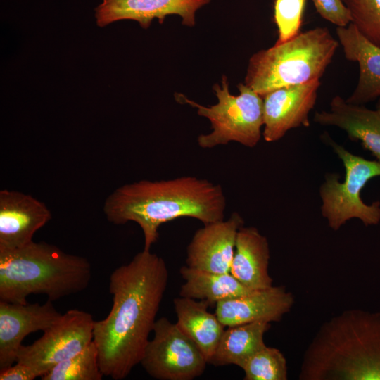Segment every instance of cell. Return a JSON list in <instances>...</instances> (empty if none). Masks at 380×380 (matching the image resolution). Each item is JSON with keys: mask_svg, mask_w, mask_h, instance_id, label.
I'll list each match as a JSON object with an SVG mask.
<instances>
[{"mask_svg": "<svg viewBox=\"0 0 380 380\" xmlns=\"http://www.w3.org/2000/svg\"><path fill=\"white\" fill-rule=\"evenodd\" d=\"M168 278L165 260L144 249L110 274L112 308L106 318L94 321L93 329L104 376L122 380L140 364Z\"/></svg>", "mask_w": 380, "mask_h": 380, "instance_id": "6da1fadb", "label": "cell"}, {"mask_svg": "<svg viewBox=\"0 0 380 380\" xmlns=\"http://www.w3.org/2000/svg\"><path fill=\"white\" fill-rule=\"evenodd\" d=\"M225 209L221 186L192 176L125 184L108 196L103 205L109 222L139 225L146 251L157 241L161 224L183 217L206 224L224 220Z\"/></svg>", "mask_w": 380, "mask_h": 380, "instance_id": "7a4b0ae2", "label": "cell"}, {"mask_svg": "<svg viewBox=\"0 0 380 380\" xmlns=\"http://www.w3.org/2000/svg\"><path fill=\"white\" fill-rule=\"evenodd\" d=\"M300 380H380V312L350 309L324 322L306 348Z\"/></svg>", "mask_w": 380, "mask_h": 380, "instance_id": "3957f363", "label": "cell"}, {"mask_svg": "<svg viewBox=\"0 0 380 380\" xmlns=\"http://www.w3.org/2000/svg\"><path fill=\"white\" fill-rule=\"evenodd\" d=\"M91 277L87 258L44 241L0 248V300L23 304L29 295L43 294L54 301L84 291Z\"/></svg>", "mask_w": 380, "mask_h": 380, "instance_id": "277c9868", "label": "cell"}, {"mask_svg": "<svg viewBox=\"0 0 380 380\" xmlns=\"http://www.w3.org/2000/svg\"><path fill=\"white\" fill-rule=\"evenodd\" d=\"M339 42L325 27L300 32L250 58L245 84L262 97L276 89L320 80Z\"/></svg>", "mask_w": 380, "mask_h": 380, "instance_id": "5b68a950", "label": "cell"}, {"mask_svg": "<svg viewBox=\"0 0 380 380\" xmlns=\"http://www.w3.org/2000/svg\"><path fill=\"white\" fill-rule=\"evenodd\" d=\"M239 94L234 96L229 91L227 78L222 77V86H213L218 102L210 107L200 105L181 94L176 99L197 108L199 115L207 118L213 131L198 137L199 146L211 148L236 141L253 148L261 138L263 126V99L245 84L238 85Z\"/></svg>", "mask_w": 380, "mask_h": 380, "instance_id": "8992f818", "label": "cell"}, {"mask_svg": "<svg viewBox=\"0 0 380 380\" xmlns=\"http://www.w3.org/2000/svg\"><path fill=\"white\" fill-rule=\"evenodd\" d=\"M329 142L342 161L346 173L343 182L337 174H326L319 188L322 216L334 231L353 218L361 220L366 227L378 224L380 201L366 204L361 198V191L370 179L380 176V162L353 154L330 139Z\"/></svg>", "mask_w": 380, "mask_h": 380, "instance_id": "52a82bcc", "label": "cell"}, {"mask_svg": "<svg viewBox=\"0 0 380 380\" xmlns=\"http://www.w3.org/2000/svg\"><path fill=\"white\" fill-rule=\"evenodd\" d=\"M140 364L158 380H192L204 372L208 362L198 346L167 317L156 320Z\"/></svg>", "mask_w": 380, "mask_h": 380, "instance_id": "ba28073f", "label": "cell"}, {"mask_svg": "<svg viewBox=\"0 0 380 380\" xmlns=\"http://www.w3.org/2000/svg\"><path fill=\"white\" fill-rule=\"evenodd\" d=\"M94 321L83 310L72 309L59 318L33 343L22 345L17 361L42 377L58 364L84 350L93 341Z\"/></svg>", "mask_w": 380, "mask_h": 380, "instance_id": "9c48e42d", "label": "cell"}, {"mask_svg": "<svg viewBox=\"0 0 380 380\" xmlns=\"http://www.w3.org/2000/svg\"><path fill=\"white\" fill-rule=\"evenodd\" d=\"M320 85V80H315L280 87L264 95V139L276 141L291 129L309 127V114L315 106Z\"/></svg>", "mask_w": 380, "mask_h": 380, "instance_id": "30bf717a", "label": "cell"}, {"mask_svg": "<svg viewBox=\"0 0 380 380\" xmlns=\"http://www.w3.org/2000/svg\"><path fill=\"white\" fill-rule=\"evenodd\" d=\"M61 315L49 299L43 304L0 300V372L16 362L22 341L28 334L45 331Z\"/></svg>", "mask_w": 380, "mask_h": 380, "instance_id": "8fae6325", "label": "cell"}, {"mask_svg": "<svg viewBox=\"0 0 380 380\" xmlns=\"http://www.w3.org/2000/svg\"><path fill=\"white\" fill-rule=\"evenodd\" d=\"M242 217L234 212L227 220L204 224L194 234L186 251V265L217 273L230 272Z\"/></svg>", "mask_w": 380, "mask_h": 380, "instance_id": "7c38bea8", "label": "cell"}, {"mask_svg": "<svg viewBox=\"0 0 380 380\" xmlns=\"http://www.w3.org/2000/svg\"><path fill=\"white\" fill-rule=\"evenodd\" d=\"M51 215L46 205L17 191H0V248L15 249L30 242Z\"/></svg>", "mask_w": 380, "mask_h": 380, "instance_id": "4fadbf2b", "label": "cell"}, {"mask_svg": "<svg viewBox=\"0 0 380 380\" xmlns=\"http://www.w3.org/2000/svg\"><path fill=\"white\" fill-rule=\"evenodd\" d=\"M294 302L293 294L284 286H272L219 301L215 313L227 327L254 322H280Z\"/></svg>", "mask_w": 380, "mask_h": 380, "instance_id": "5bb4252c", "label": "cell"}, {"mask_svg": "<svg viewBox=\"0 0 380 380\" xmlns=\"http://www.w3.org/2000/svg\"><path fill=\"white\" fill-rule=\"evenodd\" d=\"M210 0H102L96 8L95 17L99 27L120 20L137 21L143 28L150 26L154 18L163 23L165 16L179 15L182 24L195 25V13Z\"/></svg>", "mask_w": 380, "mask_h": 380, "instance_id": "9a60e30c", "label": "cell"}, {"mask_svg": "<svg viewBox=\"0 0 380 380\" xmlns=\"http://www.w3.org/2000/svg\"><path fill=\"white\" fill-rule=\"evenodd\" d=\"M336 33L348 61L357 62L359 77L347 102L364 105L380 97V47L370 42L353 23L337 27Z\"/></svg>", "mask_w": 380, "mask_h": 380, "instance_id": "2e32d148", "label": "cell"}, {"mask_svg": "<svg viewBox=\"0 0 380 380\" xmlns=\"http://www.w3.org/2000/svg\"><path fill=\"white\" fill-rule=\"evenodd\" d=\"M313 121L344 130L350 140L360 141L380 162V113L377 110L348 103L336 95L330 102L329 110L316 112Z\"/></svg>", "mask_w": 380, "mask_h": 380, "instance_id": "e0dca14e", "label": "cell"}, {"mask_svg": "<svg viewBox=\"0 0 380 380\" xmlns=\"http://www.w3.org/2000/svg\"><path fill=\"white\" fill-rule=\"evenodd\" d=\"M270 259L267 238L254 227L242 226L237 233L229 272L252 291L265 289L273 286Z\"/></svg>", "mask_w": 380, "mask_h": 380, "instance_id": "ac0fdd59", "label": "cell"}, {"mask_svg": "<svg viewBox=\"0 0 380 380\" xmlns=\"http://www.w3.org/2000/svg\"><path fill=\"white\" fill-rule=\"evenodd\" d=\"M176 324L199 348L209 363L224 331L216 314L208 310L210 304L179 296L173 300Z\"/></svg>", "mask_w": 380, "mask_h": 380, "instance_id": "d6986e66", "label": "cell"}, {"mask_svg": "<svg viewBox=\"0 0 380 380\" xmlns=\"http://www.w3.org/2000/svg\"><path fill=\"white\" fill-rule=\"evenodd\" d=\"M270 322H254L228 327L209 362L214 366L234 365L242 368L255 353L265 347V334Z\"/></svg>", "mask_w": 380, "mask_h": 380, "instance_id": "ffe728a7", "label": "cell"}, {"mask_svg": "<svg viewBox=\"0 0 380 380\" xmlns=\"http://www.w3.org/2000/svg\"><path fill=\"white\" fill-rule=\"evenodd\" d=\"M179 272L184 283L179 296L205 300L210 305L253 291L239 282L230 272L217 273L182 266Z\"/></svg>", "mask_w": 380, "mask_h": 380, "instance_id": "44dd1931", "label": "cell"}, {"mask_svg": "<svg viewBox=\"0 0 380 380\" xmlns=\"http://www.w3.org/2000/svg\"><path fill=\"white\" fill-rule=\"evenodd\" d=\"M96 344L92 341L84 350L58 364L42 380H101Z\"/></svg>", "mask_w": 380, "mask_h": 380, "instance_id": "7402d4cb", "label": "cell"}, {"mask_svg": "<svg viewBox=\"0 0 380 380\" xmlns=\"http://www.w3.org/2000/svg\"><path fill=\"white\" fill-rule=\"evenodd\" d=\"M244 380H287V361L276 348L265 346L255 353L241 368Z\"/></svg>", "mask_w": 380, "mask_h": 380, "instance_id": "603a6c76", "label": "cell"}, {"mask_svg": "<svg viewBox=\"0 0 380 380\" xmlns=\"http://www.w3.org/2000/svg\"><path fill=\"white\" fill-rule=\"evenodd\" d=\"M351 23L370 42L380 47V0H343Z\"/></svg>", "mask_w": 380, "mask_h": 380, "instance_id": "cb8c5ba5", "label": "cell"}, {"mask_svg": "<svg viewBox=\"0 0 380 380\" xmlns=\"http://www.w3.org/2000/svg\"><path fill=\"white\" fill-rule=\"evenodd\" d=\"M306 0H275L274 21L278 28L275 44L286 42L300 32Z\"/></svg>", "mask_w": 380, "mask_h": 380, "instance_id": "d4e9b609", "label": "cell"}, {"mask_svg": "<svg viewBox=\"0 0 380 380\" xmlns=\"http://www.w3.org/2000/svg\"><path fill=\"white\" fill-rule=\"evenodd\" d=\"M319 15L337 27H346L351 22L348 9L343 0H312Z\"/></svg>", "mask_w": 380, "mask_h": 380, "instance_id": "484cf974", "label": "cell"}, {"mask_svg": "<svg viewBox=\"0 0 380 380\" xmlns=\"http://www.w3.org/2000/svg\"><path fill=\"white\" fill-rule=\"evenodd\" d=\"M37 377L31 367L18 362L0 372V380H33Z\"/></svg>", "mask_w": 380, "mask_h": 380, "instance_id": "4316f807", "label": "cell"}, {"mask_svg": "<svg viewBox=\"0 0 380 380\" xmlns=\"http://www.w3.org/2000/svg\"><path fill=\"white\" fill-rule=\"evenodd\" d=\"M376 110H377L379 111V113H380V97L378 99V101H377L376 106Z\"/></svg>", "mask_w": 380, "mask_h": 380, "instance_id": "83f0119b", "label": "cell"}]
</instances>
